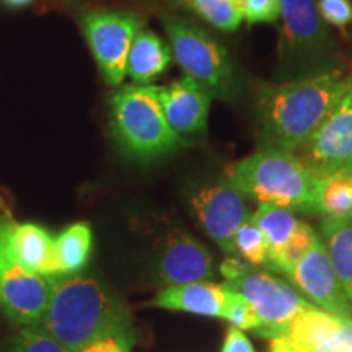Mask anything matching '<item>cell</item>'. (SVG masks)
I'll return each instance as SVG.
<instances>
[{"mask_svg": "<svg viewBox=\"0 0 352 352\" xmlns=\"http://www.w3.org/2000/svg\"><path fill=\"white\" fill-rule=\"evenodd\" d=\"M2 2H6L10 7H25L30 2H33V0H2Z\"/></svg>", "mask_w": 352, "mask_h": 352, "instance_id": "cell-33", "label": "cell"}, {"mask_svg": "<svg viewBox=\"0 0 352 352\" xmlns=\"http://www.w3.org/2000/svg\"><path fill=\"white\" fill-rule=\"evenodd\" d=\"M94 246V233L85 222L64 228L56 239L57 271L59 274H77L87 266Z\"/></svg>", "mask_w": 352, "mask_h": 352, "instance_id": "cell-21", "label": "cell"}, {"mask_svg": "<svg viewBox=\"0 0 352 352\" xmlns=\"http://www.w3.org/2000/svg\"><path fill=\"white\" fill-rule=\"evenodd\" d=\"M157 274L165 287L206 283L214 276L212 254L186 232L173 230L158 254Z\"/></svg>", "mask_w": 352, "mask_h": 352, "instance_id": "cell-13", "label": "cell"}, {"mask_svg": "<svg viewBox=\"0 0 352 352\" xmlns=\"http://www.w3.org/2000/svg\"><path fill=\"white\" fill-rule=\"evenodd\" d=\"M250 270H252V264L241 261L239 258H228L222 263V266H220V271H222V274L227 277V280L239 279V277L246 274Z\"/></svg>", "mask_w": 352, "mask_h": 352, "instance_id": "cell-31", "label": "cell"}, {"mask_svg": "<svg viewBox=\"0 0 352 352\" xmlns=\"http://www.w3.org/2000/svg\"><path fill=\"white\" fill-rule=\"evenodd\" d=\"M351 87L352 77L340 69L263 87L256 98L261 148L296 152Z\"/></svg>", "mask_w": 352, "mask_h": 352, "instance_id": "cell-1", "label": "cell"}, {"mask_svg": "<svg viewBox=\"0 0 352 352\" xmlns=\"http://www.w3.org/2000/svg\"><path fill=\"white\" fill-rule=\"evenodd\" d=\"M212 98L208 88L186 76L160 90L165 120L182 139L204 134Z\"/></svg>", "mask_w": 352, "mask_h": 352, "instance_id": "cell-14", "label": "cell"}, {"mask_svg": "<svg viewBox=\"0 0 352 352\" xmlns=\"http://www.w3.org/2000/svg\"><path fill=\"white\" fill-rule=\"evenodd\" d=\"M321 241L352 307V217L321 220Z\"/></svg>", "mask_w": 352, "mask_h": 352, "instance_id": "cell-19", "label": "cell"}, {"mask_svg": "<svg viewBox=\"0 0 352 352\" xmlns=\"http://www.w3.org/2000/svg\"><path fill=\"white\" fill-rule=\"evenodd\" d=\"M192 209L215 245L228 256H235L236 232L252 217L245 196L226 179L201 188L192 196Z\"/></svg>", "mask_w": 352, "mask_h": 352, "instance_id": "cell-11", "label": "cell"}, {"mask_svg": "<svg viewBox=\"0 0 352 352\" xmlns=\"http://www.w3.org/2000/svg\"><path fill=\"white\" fill-rule=\"evenodd\" d=\"M287 336L308 352H341L352 346V318L311 307L292 321Z\"/></svg>", "mask_w": 352, "mask_h": 352, "instance_id": "cell-15", "label": "cell"}, {"mask_svg": "<svg viewBox=\"0 0 352 352\" xmlns=\"http://www.w3.org/2000/svg\"><path fill=\"white\" fill-rule=\"evenodd\" d=\"M160 90L162 87L132 83L120 88L109 103L114 139L127 157L142 164L168 155L184 144L165 120Z\"/></svg>", "mask_w": 352, "mask_h": 352, "instance_id": "cell-4", "label": "cell"}, {"mask_svg": "<svg viewBox=\"0 0 352 352\" xmlns=\"http://www.w3.org/2000/svg\"><path fill=\"white\" fill-rule=\"evenodd\" d=\"M235 250L246 259L252 266H266L271 267L270 246L264 233L259 230L256 223L250 217L239 228L235 235Z\"/></svg>", "mask_w": 352, "mask_h": 352, "instance_id": "cell-24", "label": "cell"}, {"mask_svg": "<svg viewBox=\"0 0 352 352\" xmlns=\"http://www.w3.org/2000/svg\"><path fill=\"white\" fill-rule=\"evenodd\" d=\"M240 6L250 25L276 23L280 19V0H240Z\"/></svg>", "mask_w": 352, "mask_h": 352, "instance_id": "cell-27", "label": "cell"}, {"mask_svg": "<svg viewBox=\"0 0 352 352\" xmlns=\"http://www.w3.org/2000/svg\"><path fill=\"white\" fill-rule=\"evenodd\" d=\"M170 51L184 76L199 82L214 96L232 100L239 95L240 83L233 63L222 44L209 36L204 30L178 16H165Z\"/></svg>", "mask_w": 352, "mask_h": 352, "instance_id": "cell-5", "label": "cell"}, {"mask_svg": "<svg viewBox=\"0 0 352 352\" xmlns=\"http://www.w3.org/2000/svg\"><path fill=\"white\" fill-rule=\"evenodd\" d=\"M227 303V287L206 283L173 285L158 292L151 305L171 311L222 318Z\"/></svg>", "mask_w": 352, "mask_h": 352, "instance_id": "cell-17", "label": "cell"}, {"mask_svg": "<svg viewBox=\"0 0 352 352\" xmlns=\"http://www.w3.org/2000/svg\"><path fill=\"white\" fill-rule=\"evenodd\" d=\"M232 327L239 329H256L258 320L254 315L253 308L250 307V303L245 300L240 294L233 292L227 287V303L226 310H223V316Z\"/></svg>", "mask_w": 352, "mask_h": 352, "instance_id": "cell-26", "label": "cell"}, {"mask_svg": "<svg viewBox=\"0 0 352 352\" xmlns=\"http://www.w3.org/2000/svg\"><path fill=\"white\" fill-rule=\"evenodd\" d=\"M8 352H72L41 327H25L12 338Z\"/></svg>", "mask_w": 352, "mask_h": 352, "instance_id": "cell-25", "label": "cell"}, {"mask_svg": "<svg viewBox=\"0 0 352 352\" xmlns=\"http://www.w3.org/2000/svg\"><path fill=\"white\" fill-rule=\"evenodd\" d=\"M88 47L109 85H121L126 77L127 56L142 20L124 10H88L80 16Z\"/></svg>", "mask_w": 352, "mask_h": 352, "instance_id": "cell-8", "label": "cell"}, {"mask_svg": "<svg viewBox=\"0 0 352 352\" xmlns=\"http://www.w3.org/2000/svg\"><path fill=\"white\" fill-rule=\"evenodd\" d=\"M280 59L300 77L327 70L321 64L333 47L331 34L321 20L316 0H280Z\"/></svg>", "mask_w": 352, "mask_h": 352, "instance_id": "cell-6", "label": "cell"}, {"mask_svg": "<svg viewBox=\"0 0 352 352\" xmlns=\"http://www.w3.org/2000/svg\"><path fill=\"white\" fill-rule=\"evenodd\" d=\"M227 182L259 204L316 212L318 178L294 152L261 148L235 162L226 171Z\"/></svg>", "mask_w": 352, "mask_h": 352, "instance_id": "cell-3", "label": "cell"}, {"mask_svg": "<svg viewBox=\"0 0 352 352\" xmlns=\"http://www.w3.org/2000/svg\"><path fill=\"white\" fill-rule=\"evenodd\" d=\"M171 59L173 56L170 47L155 33L140 30L127 56L126 76H129L135 85H151L152 80L168 69Z\"/></svg>", "mask_w": 352, "mask_h": 352, "instance_id": "cell-18", "label": "cell"}, {"mask_svg": "<svg viewBox=\"0 0 352 352\" xmlns=\"http://www.w3.org/2000/svg\"><path fill=\"white\" fill-rule=\"evenodd\" d=\"M6 243L10 253L26 270L39 276H57L56 239L46 228L33 222L6 220Z\"/></svg>", "mask_w": 352, "mask_h": 352, "instance_id": "cell-16", "label": "cell"}, {"mask_svg": "<svg viewBox=\"0 0 352 352\" xmlns=\"http://www.w3.org/2000/svg\"><path fill=\"white\" fill-rule=\"evenodd\" d=\"M287 277L307 300L328 314L352 318V307L338 280L321 239L298 261Z\"/></svg>", "mask_w": 352, "mask_h": 352, "instance_id": "cell-12", "label": "cell"}, {"mask_svg": "<svg viewBox=\"0 0 352 352\" xmlns=\"http://www.w3.org/2000/svg\"><path fill=\"white\" fill-rule=\"evenodd\" d=\"M202 20L222 32H235L243 21L240 0H182Z\"/></svg>", "mask_w": 352, "mask_h": 352, "instance_id": "cell-23", "label": "cell"}, {"mask_svg": "<svg viewBox=\"0 0 352 352\" xmlns=\"http://www.w3.org/2000/svg\"><path fill=\"white\" fill-rule=\"evenodd\" d=\"M226 287L250 303L258 320L254 333L267 340L287 336L292 321L307 308L315 307L292 285L261 271L250 270L239 279L227 280Z\"/></svg>", "mask_w": 352, "mask_h": 352, "instance_id": "cell-7", "label": "cell"}, {"mask_svg": "<svg viewBox=\"0 0 352 352\" xmlns=\"http://www.w3.org/2000/svg\"><path fill=\"white\" fill-rule=\"evenodd\" d=\"M294 153L316 178L352 175V87Z\"/></svg>", "mask_w": 352, "mask_h": 352, "instance_id": "cell-9", "label": "cell"}, {"mask_svg": "<svg viewBox=\"0 0 352 352\" xmlns=\"http://www.w3.org/2000/svg\"><path fill=\"white\" fill-rule=\"evenodd\" d=\"M2 210H3V209H2V204H0V215H2ZM0 219H2V217H0Z\"/></svg>", "mask_w": 352, "mask_h": 352, "instance_id": "cell-35", "label": "cell"}, {"mask_svg": "<svg viewBox=\"0 0 352 352\" xmlns=\"http://www.w3.org/2000/svg\"><path fill=\"white\" fill-rule=\"evenodd\" d=\"M341 352H352V346H347V347H344V349H342Z\"/></svg>", "mask_w": 352, "mask_h": 352, "instance_id": "cell-34", "label": "cell"}, {"mask_svg": "<svg viewBox=\"0 0 352 352\" xmlns=\"http://www.w3.org/2000/svg\"><path fill=\"white\" fill-rule=\"evenodd\" d=\"M316 212L324 217H352V175L338 173L318 178Z\"/></svg>", "mask_w": 352, "mask_h": 352, "instance_id": "cell-22", "label": "cell"}, {"mask_svg": "<svg viewBox=\"0 0 352 352\" xmlns=\"http://www.w3.org/2000/svg\"><path fill=\"white\" fill-rule=\"evenodd\" d=\"M51 297L50 277L26 270L6 243V220L0 219V310L21 327L41 324Z\"/></svg>", "mask_w": 352, "mask_h": 352, "instance_id": "cell-10", "label": "cell"}, {"mask_svg": "<svg viewBox=\"0 0 352 352\" xmlns=\"http://www.w3.org/2000/svg\"><path fill=\"white\" fill-rule=\"evenodd\" d=\"M270 352H308L303 349L302 346H298L297 342H294L289 336H280L271 340Z\"/></svg>", "mask_w": 352, "mask_h": 352, "instance_id": "cell-32", "label": "cell"}, {"mask_svg": "<svg viewBox=\"0 0 352 352\" xmlns=\"http://www.w3.org/2000/svg\"><path fill=\"white\" fill-rule=\"evenodd\" d=\"M316 6L324 23L344 28L352 21V3L349 0H318Z\"/></svg>", "mask_w": 352, "mask_h": 352, "instance_id": "cell-28", "label": "cell"}, {"mask_svg": "<svg viewBox=\"0 0 352 352\" xmlns=\"http://www.w3.org/2000/svg\"><path fill=\"white\" fill-rule=\"evenodd\" d=\"M51 297L41 328L69 351L80 352L104 338L132 342L131 316L124 303L91 276H51Z\"/></svg>", "mask_w": 352, "mask_h": 352, "instance_id": "cell-2", "label": "cell"}, {"mask_svg": "<svg viewBox=\"0 0 352 352\" xmlns=\"http://www.w3.org/2000/svg\"><path fill=\"white\" fill-rule=\"evenodd\" d=\"M222 352H254V349L248 338L241 333V329L230 327L226 334Z\"/></svg>", "mask_w": 352, "mask_h": 352, "instance_id": "cell-29", "label": "cell"}, {"mask_svg": "<svg viewBox=\"0 0 352 352\" xmlns=\"http://www.w3.org/2000/svg\"><path fill=\"white\" fill-rule=\"evenodd\" d=\"M252 220L266 236L267 246H270L271 270L277 271V264L292 236L296 235L302 220H298L290 209L272 204H259L256 212L252 215Z\"/></svg>", "mask_w": 352, "mask_h": 352, "instance_id": "cell-20", "label": "cell"}, {"mask_svg": "<svg viewBox=\"0 0 352 352\" xmlns=\"http://www.w3.org/2000/svg\"><path fill=\"white\" fill-rule=\"evenodd\" d=\"M131 341L120 340V338H104V340L91 342L80 352H131Z\"/></svg>", "mask_w": 352, "mask_h": 352, "instance_id": "cell-30", "label": "cell"}]
</instances>
